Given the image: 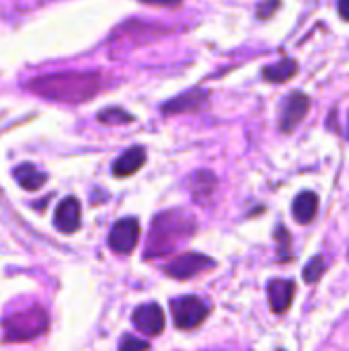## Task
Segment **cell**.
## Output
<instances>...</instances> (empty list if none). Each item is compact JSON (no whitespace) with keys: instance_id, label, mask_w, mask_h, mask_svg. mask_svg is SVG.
<instances>
[{"instance_id":"obj_1","label":"cell","mask_w":349,"mask_h":351,"mask_svg":"<svg viewBox=\"0 0 349 351\" xmlns=\"http://www.w3.org/2000/svg\"><path fill=\"white\" fill-rule=\"evenodd\" d=\"M25 88L47 101L82 103L103 90V76L99 72H60L33 78Z\"/></svg>"},{"instance_id":"obj_2","label":"cell","mask_w":349,"mask_h":351,"mask_svg":"<svg viewBox=\"0 0 349 351\" xmlns=\"http://www.w3.org/2000/svg\"><path fill=\"white\" fill-rule=\"evenodd\" d=\"M193 232H195V220L187 212L173 210V212L158 214L152 222L146 257H160L171 253L181 241H185Z\"/></svg>"},{"instance_id":"obj_3","label":"cell","mask_w":349,"mask_h":351,"mask_svg":"<svg viewBox=\"0 0 349 351\" xmlns=\"http://www.w3.org/2000/svg\"><path fill=\"white\" fill-rule=\"evenodd\" d=\"M2 329H4V341L8 343L33 341L49 329V319L43 308L31 306L6 317L2 321Z\"/></svg>"},{"instance_id":"obj_4","label":"cell","mask_w":349,"mask_h":351,"mask_svg":"<svg viewBox=\"0 0 349 351\" xmlns=\"http://www.w3.org/2000/svg\"><path fill=\"white\" fill-rule=\"evenodd\" d=\"M171 313H173L175 325H177L179 329H183V331H189V329L200 327V325L206 321L210 308H208V304H206L202 298H197V296H183V298L173 300Z\"/></svg>"},{"instance_id":"obj_5","label":"cell","mask_w":349,"mask_h":351,"mask_svg":"<svg viewBox=\"0 0 349 351\" xmlns=\"http://www.w3.org/2000/svg\"><path fill=\"white\" fill-rule=\"evenodd\" d=\"M140 239V224L136 218H123L119 220L111 232H109V247L119 253V255H128L136 249Z\"/></svg>"},{"instance_id":"obj_6","label":"cell","mask_w":349,"mask_h":351,"mask_svg":"<svg viewBox=\"0 0 349 351\" xmlns=\"http://www.w3.org/2000/svg\"><path fill=\"white\" fill-rule=\"evenodd\" d=\"M212 265H214V261L210 257L197 255V253H187V255L173 259L165 267V274L173 280H191L193 276H197L200 271H204L206 267H212Z\"/></svg>"},{"instance_id":"obj_7","label":"cell","mask_w":349,"mask_h":351,"mask_svg":"<svg viewBox=\"0 0 349 351\" xmlns=\"http://www.w3.org/2000/svg\"><path fill=\"white\" fill-rule=\"evenodd\" d=\"M309 107H311V99L304 95V93H292L286 103H284V109H282V121H280V128L282 132H292L309 113Z\"/></svg>"},{"instance_id":"obj_8","label":"cell","mask_w":349,"mask_h":351,"mask_svg":"<svg viewBox=\"0 0 349 351\" xmlns=\"http://www.w3.org/2000/svg\"><path fill=\"white\" fill-rule=\"evenodd\" d=\"M134 325L138 327V331H142L144 335H160L165 331V313L158 304H144L140 306L134 317H132Z\"/></svg>"},{"instance_id":"obj_9","label":"cell","mask_w":349,"mask_h":351,"mask_svg":"<svg viewBox=\"0 0 349 351\" xmlns=\"http://www.w3.org/2000/svg\"><path fill=\"white\" fill-rule=\"evenodd\" d=\"M53 224L60 232L72 234L80 228V204L76 197H66L56 208Z\"/></svg>"},{"instance_id":"obj_10","label":"cell","mask_w":349,"mask_h":351,"mask_svg":"<svg viewBox=\"0 0 349 351\" xmlns=\"http://www.w3.org/2000/svg\"><path fill=\"white\" fill-rule=\"evenodd\" d=\"M208 103V95L200 88L195 90H189L177 99H173L171 103L163 105V113L167 115H179V113H191V111H200L204 109Z\"/></svg>"},{"instance_id":"obj_11","label":"cell","mask_w":349,"mask_h":351,"mask_svg":"<svg viewBox=\"0 0 349 351\" xmlns=\"http://www.w3.org/2000/svg\"><path fill=\"white\" fill-rule=\"evenodd\" d=\"M146 162V150L142 146H132L128 148L113 165V175L115 177H130L138 173Z\"/></svg>"},{"instance_id":"obj_12","label":"cell","mask_w":349,"mask_h":351,"mask_svg":"<svg viewBox=\"0 0 349 351\" xmlns=\"http://www.w3.org/2000/svg\"><path fill=\"white\" fill-rule=\"evenodd\" d=\"M294 292H296L294 282H288V280H274V282H269V304H272V311L278 313V315L286 313L290 308V304H292Z\"/></svg>"},{"instance_id":"obj_13","label":"cell","mask_w":349,"mask_h":351,"mask_svg":"<svg viewBox=\"0 0 349 351\" xmlns=\"http://www.w3.org/2000/svg\"><path fill=\"white\" fill-rule=\"evenodd\" d=\"M317 210H319V197H317L313 191H304V193H300V195L294 199L292 212H294L296 222H300V224L313 222L315 216H317Z\"/></svg>"},{"instance_id":"obj_14","label":"cell","mask_w":349,"mask_h":351,"mask_svg":"<svg viewBox=\"0 0 349 351\" xmlns=\"http://www.w3.org/2000/svg\"><path fill=\"white\" fill-rule=\"evenodd\" d=\"M14 177H16L19 185H21L23 189H27V191H37V189H41V187L45 185V181H47V175L41 173L39 169H35V167L29 165V162L21 165V167L14 171Z\"/></svg>"},{"instance_id":"obj_15","label":"cell","mask_w":349,"mask_h":351,"mask_svg":"<svg viewBox=\"0 0 349 351\" xmlns=\"http://www.w3.org/2000/svg\"><path fill=\"white\" fill-rule=\"evenodd\" d=\"M296 72H298V64H296L294 60H282V62H278V64L267 66V68L263 70V76H265V80H269V82L282 84V82L294 78Z\"/></svg>"},{"instance_id":"obj_16","label":"cell","mask_w":349,"mask_h":351,"mask_svg":"<svg viewBox=\"0 0 349 351\" xmlns=\"http://www.w3.org/2000/svg\"><path fill=\"white\" fill-rule=\"evenodd\" d=\"M193 195L195 199H206L212 195L214 187H216V177L210 171H200L193 175Z\"/></svg>"},{"instance_id":"obj_17","label":"cell","mask_w":349,"mask_h":351,"mask_svg":"<svg viewBox=\"0 0 349 351\" xmlns=\"http://www.w3.org/2000/svg\"><path fill=\"white\" fill-rule=\"evenodd\" d=\"M132 119H134V115H130L128 111L117 109V107H109L99 113V121H103V123H130Z\"/></svg>"},{"instance_id":"obj_18","label":"cell","mask_w":349,"mask_h":351,"mask_svg":"<svg viewBox=\"0 0 349 351\" xmlns=\"http://www.w3.org/2000/svg\"><path fill=\"white\" fill-rule=\"evenodd\" d=\"M325 267H327L325 259H323V257H315V259L304 267V280H306L309 284H315V282L323 276Z\"/></svg>"},{"instance_id":"obj_19","label":"cell","mask_w":349,"mask_h":351,"mask_svg":"<svg viewBox=\"0 0 349 351\" xmlns=\"http://www.w3.org/2000/svg\"><path fill=\"white\" fill-rule=\"evenodd\" d=\"M148 350H150L148 341H142V339H138V337H125V339L121 341V348H119V351H148Z\"/></svg>"},{"instance_id":"obj_20","label":"cell","mask_w":349,"mask_h":351,"mask_svg":"<svg viewBox=\"0 0 349 351\" xmlns=\"http://www.w3.org/2000/svg\"><path fill=\"white\" fill-rule=\"evenodd\" d=\"M278 6H280V0H267V2L261 4L259 10H257L259 19H269V16L278 10Z\"/></svg>"},{"instance_id":"obj_21","label":"cell","mask_w":349,"mask_h":351,"mask_svg":"<svg viewBox=\"0 0 349 351\" xmlns=\"http://www.w3.org/2000/svg\"><path fill=\"white\" fill-rule=\"evenodd\" d=\"M144 4H152V6H179L183 0H140Z\"/></svg>"},{"instance_id":"obj_22","label":"cell","mask_w":349,"mask_h":351,"mask_svg":"<svg viewBox=\"0 0 349 351\" xmlns=\"http://www.w3.org/2000/svg\"><path fill=\"white\" fill-rule=\"evenodd\" d=\"M339 12L346 21H349V0H339Z\"/></svg>"}]
</instances>
